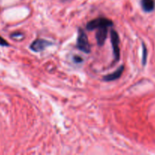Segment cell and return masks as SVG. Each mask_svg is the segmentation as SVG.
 Instances as JSON below:
<instances>
[{
    "label": "cell",
    "mask_w": 155,
    "mask_h": 155,
    "mask_svg": "<svg viewBox=\"0 0 155 155\" xmlns=\"http://www.w3.org/2000/svg\"><path fill=\"white\" fill-rule=\"evenodd\" d=\"M113 25V23L111 20L106 18H98L89 21L87 24V29L88 30H94L95 29L101 27H109Z\"/></svg>",
    "instance_id": "obj_1"
},
{
    "label": "cell",
    "mask_w": 155,
    "mask_h": 155,
    "mask_svg": "<svg viewBox=\"0 0 155 155\" xmlns=\"http://www.w3.org/2000/svg\"><path fill=\"white\" fill-rule=\"evenodd\" d=\"M77 46L79 50L85 53H90L91 51V45L88 42V38L86 33L81 29L78 30V36L77 39Z\"/></svg>",
    "instance_id": "obj_2"
},
{
    "label": "cell",
    "mask_w": 155,
    "mask_h": 155,
    "mask_svg": "<svg viewBox=\"0 0 155 155\" xmlns=\"http://www.w3.org/2000/svg\"><path fill=\"white\" fill-rule=\"evenodd\" d=\"M111 43H112V50H113V55L115 58V61H118L120 57V49L119 45V37L115 30H112L110 32Z\"/></svg>",
    "instance_id": "obj_3"
},
{
    "label": "cell",
    "mask_w": 155,
    "mask_h": 155,
    "mask_svg": "<svg viewBox=\"0 0 155 155\" xmlns=\"http://www.w3.org/2000/svg\"><path fill=\"white\" fill-rule=\"evenodd\" d=\"M52 44H53L52 42L45 40V39H38L33 41L30 44V48L35 52H40V51H43L47 46L52 45Z\"/></svg>",
    "instance_id": "obj_4"
},
{
    "label": "cell",
    "mask_w": 155,
    "mask_h": 155,
    "mask_svg": "<svg viewBox=\"0 0 155 155\" xmlns=\"http://www.w3.org/2000/svg\"><path fill=\"white\" fill-rule=\"evenodd\" d=\"M107 29L108 27H101L99 28L96 33V39H97V44L100 46H102L104 44L107 37Z\"/></svg>",
    "instance_id": "obj_5"
},
{
    "label": "cell",
    "mask_w": 155,
    "mask_h": 155,
    "mask_svg": "<svg viewBox=\"0 0 155 155\" xmlns=\"http://www.w3.org/2000/svg\"><path fill=\"white\" fill-rule=\"evenodd\" d=\"M124 68H125L124 66L122 65V66L119 67V68L115 71V72L112 73V74H108V75L104 76L103 80L106 82H110V81H114V80L120 78V77H121L123 71H124Z\"/></svg>",
    "instance_id": "obj_6"
},
{
    "label": "cell",
    "mask_w": 155,
    "mask_h": 155,
    "mask_svg": "<svg viewBox=\"0 0 155 155\" xmlns=\"http://www.w3.org/2000/svg\"><path fill=\"white\" fill-rule=\"evenodd\" d=\"M141 7L145 12H150L154 9L155 2L154 0H141Z\"/></svg>",
    "instance_id": "obj_7"
},
{
    "label": "cell",
    "mask_w": 155,
    "mask_h": 155,
    "mask_svg": "<svg viewBox=\"0 0 155 155\" xmlns=\"http://www.w3.org/2000/svg\"><path fill=\"white\" fill-rule=\"evenodd\" d=\"M0 45H2V46H9V43L5 39H3L2 36H0Z\"/></svg>",
    "instance_id": "obj_8"
},
{
    "label": "cell",
    "mask_w": 155,
    "mask_h": 155,
    "mask_svg": "<svg viewBox=\"0 0 155 155\" xmlns=\"http://www.w3.org/2000/svg\"><path fill=\"white\" fill-rule=\"evenodd\" d=\"M146 54H147V51H146V47L145 45L143 44V64H145L146 63Z\"/></svg>",
    "instance_id": "obj_9"
},
{
    "label": "cell",
    "mask_w": 155,
    "mask_h": 155,
    "mask_svg": "<svg viewBox=\"0 0 155 155\" xmlns=\"http://www.w3.org/2000/svg\"><path fill=\"white\" fill-rule=\"evenodd\" d=\"M74 61L75 62H77V63H80V62L83 61V59H82L81 57H79V56L75 55L74 57Z\"/></svg>",
    "instance_id": "obj_10"
},
{
    "label": "cell",
    "mask_w": 155,
    "mask_h": 155,
    "mask_svg": "<svg viewBox=\"0 0 155 155\" xmlns=\"http://www.w3.org/2000/svg\"><path fill=\"white\" fill-rule=\"evenodd\" d=\"M18 36H22V33H13V34L12 35V38H17L18 37Z\"/></svg>",
    "instance_id": "obj_11"
}]
</instances>
